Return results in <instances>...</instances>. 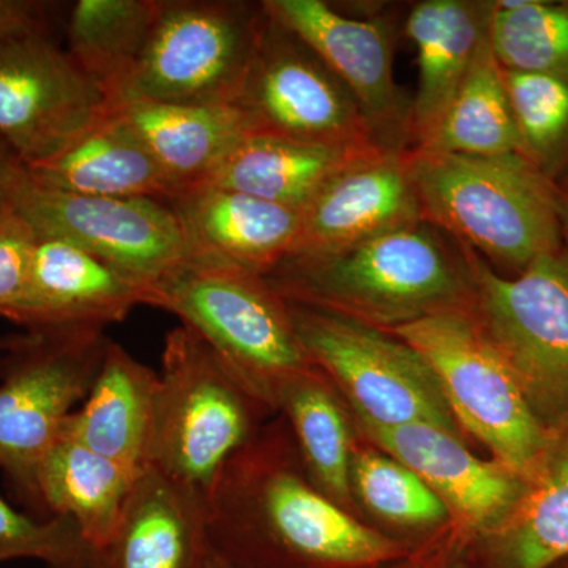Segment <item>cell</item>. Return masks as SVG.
Masks as SVG:
<instances>
[{
    "instance_id": "5bb4252c",
    "label": "cell",
    "mask_w": 568,
    "mask_h": 568,
    "mask_svg": "<svg viewBox=\"0 0 568 568\" xmlns=\"http://www.w3.org/2000/svg\"><path fill=\"white\" fill-rule=\"evenodd\" d=\"M111 110L110 97L54 37L0 47V141L24 166L58 155Z\"/></svg>"
},
{
    "instance_id": "ac0fdd59",
    "label": "cell",
    "mask_w": 568,
    "mask_h": 568,
    "mask_svg": "<svg viewBox=\"0 0 568 568\" xmlns=\"http://www.w3.org/2000/svg\"><path fill=\"white\" fill-rule=\"evenodd\" d=\"M168 204L181 223L190 257L261 276L290 257L301 230V211L219 186H194Z\"/></svg>"
},
{
    "instance_id": "7402d4cb",
    "label": "cell",
    "mask_w": 568,
    "mask_h": 568,
    "mask_svg": "<svg viewBox=\"0 0 568 568\" xmlns=\"http://www.w3.org/2000/svg\"><path fill=\"white\" fill-rule=\"evenodd\" d=\"M32 182L58 192L170 203L174 186L114 104L102 122L44 162L26 166Z\"/></svg>"
},
{
    "instance_id": "ba28073f",
    "label": "cell",
    "mask_w": 568,
    "mask_h": 568,
    "mask_svg": "<svg viewBox=\"0 0 568 568\" xmlns=\"http://www.w3.org/2000/svg\"><path fill=\"white\" fill-rule=\"evenodd\" d=\"M108 343L104 331L91 328L26 332L0 355V473L33 517L47 519L37 495L41 459L91 392Z\"/></svg>"
},
{
    "instance_id": "9a60e30c",
    "label": "cell",
    "mask_w": 568,
    "mask_h": 568,
    "mask_svg": "<svg viewBox=\"0 0 568 568\" xmlns=\"http://www.w3.org/2000/svg\"><path fill=\"white\" fill-rule=\"evenodd\" d=\"M145 298L144 287L81 246L39 235L24 286L0 317L31 334L104 331Z\"/></svg>"
},
{
    "instance_id": "f1b7e54d",
    "label": "cell",
    "mask_w": 568,
    "mask_h": 568,
    "mask_svg": "<svg viewBox=\"0 0 568 568\" xmlns=\"http://www.w3.org/2000/svg\"><path fill=\"white\" fill-rule=\"evenodd\" d=\"M416 151L481 156L519 152L514 108L489 31L478 44L466 78L435 136Z\"/></svg>"
},
{
    "instance_id": "d6986e66",
    "label": "cell",
    "mask_w": 568,
    "mask_h": 568,
    "mask_svg": "<svg viewBox=\"0 0 568 568\" xmlns=\"http://www.w3.org/2000/svg\"><path fill=\"white\" fill-rule=\"evenodd\" d=\"M209 552L207 503L148 467L110 541L92 548L85 568H203Z\"/></svg>"
},
{
    "instance_id": "6da1fadb",
    "label": "cell",
    "mask_w": 568,
    "mask_h": 568,
    "mask_svg": "<svg viewBox=\"0 0 568 568\" xmlns=\"http://www.w3.org/2000/svg\"><path fill=\"white\" fill-rule=\"evenodd\" d=\"M207 532L213 552L239 568H377L407 555L254 439L216 481Z\"/></svg>"
},
{
    "instance_id": "9c48e42d",
    "label": "cell",
    "mask_w": 568,
    "mask_h": 568,
    "mask_svg": "<svg viewBox=\"0 0 568 568\" xmlns=\"http://www.w3.org/2000/svg\"><path fill=\"white\" fill-rule=\"evenodd\" d=\"M290 304V302H287ZM312 364L342 387L368 428L432 424L458 435L432 366L398 336L334 313L290 304Z\"/></svg>"
},
{
    "instance_id": "83f0119b",
    "label": "cell",
    "mask_w": 568,
    "mask_h": 568,
    "mask_svg": "<svg viewBox=\"0 0 568 568\" xmlns=\"http://www.w3.org/2000/svg\"><path fill=\"white\" fill-rule=\"evenodd\" d=\"M549 452L515 514L481 551V568H551L568 556V443Z\"/></svg>"
},
{
    "instance_id": "8992f818",
    "label": "cell",
    "mask_w": 568,
    "mask_h": 568,
    "mask_svg": "<svg viewBox=\"0 0 568 568\" xmlns=\"http://www.w3.org/2000/svg\"><path fill=\"white\" fill-rule=\"evenodd\" d=\"M388 334L432 366L457 424L497 463L532 484L551 452V435L473 308L424 317Z\"/></svg>"
},
{
    "instance_id": "60d3db41",
    "label": "cell",
    "mask_w": 568,
    "mask_h": 568,
    "mask_svg": "<svg viewBox=\"0 0 568 568\" xmlns=\"http://www.w3.org/2000/svg\"><path fill=\"white\" fill-rule=\"evenodd\" d=\"M48 568H52V567H48Z\"/></svg>"
},
{
    "instance_id": "cb8c5ba5",
    "label": "cell",
    "mask_w": 568,
    "mask_h": 568,
    "mask_svg": "<svg viewBox=\"0 0 568 568\" xmlns=\"http://www.w3.org/2000/svg\"><path fill=\"white\" fill-rule=\"evenodd\" d=\"M114 108L174 186L175 196L203 185L235 145L252 134L235 106L132 100Z\"/></svg>"
},
{
    "instance_id": "d590c367",
    "label": "cell",
    "mask_w": 568,
    "mask_h": 568,
    "mask_svg": "<svg viewBox=\"0 0 568 568\" xmlns=\"http://www.w3.org/2000/svg\"><path fill=\"white\" fill-rule=\"evenodd\" d=\"M24 175V164L0 141V216L13 207L14 193Z\"/></svg>"
},
{
    "instance_id": "8fae6325",
    "label": "cell",
    "mask_w": 568,
    "mask_h": 568,
    "mask_svg": "<svg viewBox=\"0 0 568 568\" xmlns=\"http://www.w3.org/2000/svg\"><path fill=\"white\" fill-rule=\"evenodd\" d=\"M265 10L260 43L234 103L250 132L313 144L377 148L346 85L302 37L267 6Z\"/></svg>"
},
{
    "instance_id": "e0dca14e",
    "label": "cell",
    "mask_w": 568,
    "mask_h": 568,
    "mask_svg": "<svg viewBox=\"0 0 568 568\" xmlns=\"http://www.w3.org/2000/svg\"><path fill=\"white\" fill-rule=\"evenodd\" d=\"M390 457L410 467L428 485L463 530L489 537L515 514L526 481L497 462L470 454L458 435L432 424L368 428Z\"/></svg>"
},
{
    "instance_id": "ab89813d",
    "label": "cell",
    "mask_w": 568,
    "mask_h": 568,
    "mask_svg": "<svg viewBox=\"0 0 568 568\" xmlns=\"http://www.w3.org/2000/svg\"><path fill=\"white\" fill-rule=\"evenodd\" d=\"M420 567L422 568H458L457 566H455V567L446 566V564H432V566H429V564H425V566H420Z\"/></svg>"
},
{
    "instance_id": "e575fe53",
    "label": "cell",
    "mask_w": 568,
    "mask_h": 568,
    "mask_svg": "<svg viewBox=\"0 0 568 568\" xmlns=\"http://www.w3.org/2000/svg\"><path fill=\"white\" fill-rule=\"evenodd\" d=\"M55 3L0 0V47L31 36H52Z\"/></svg>"
},
{
    "instance_id": "484cf974",
    "label": "cell",
    "mask_w": 568,
    "mask_h": 568,
    "mask_svg": "<svg viewBox=\"0 0 568 568\" xmlns=\"http://www.w3.org/2000/svg\"><path fill=\"white\" fill-rule=\"evenodd\" d=\"M159 9L160 0H78L71 6L65 50L112 104L140 62Z\"/></svg>"
},
{
    "instance_id": "1f68e13d",
    "label": "cell",
    "mask_w": 568,
    "mask_h": 568,
    "mask_svg": "<svg viewBox=\"0 0 568 568\" xmlns=\"http://www.w3.org/2000/svg\"><path fill=\"white\" fill-rule=\"evenodd\" d=\"M351 481L369 510L402 526H432L450 518V511L410 467L394 457L358 454Z\"/></svg>"
},
{
    "instance_id": "44dd1931",
    "label": "cell",
    "mask_w": 568,
    "mask_h": 568,
    "mask_svg": "<svg viewBox=\"0 0 568 568\" xmlns=\"http://www.w3.org/2000/svg\"><path fill=\"white\" fill-rule=\"evenodd\" d=\"M156 387L159 373L110 339L91 392L61 435L140 476L148 469Z\"/></svg>"
},
{
    "instance_id": "74e56055",
    "label": "cell",
    "mask_w": 568,
    "mask_h": 568,
    "mask_svg": "<svg viewBox=\"0 0 568 568\" xmlns=\"http://www.w3.org/2000/svg\"><path fill=\"white\" fill-rule=\"evenodd\" d=\"M24 336L26 332L24 334L0 336V355L9 353L13 347L20 345Z\"/></svg>"
},
{
    "instance_id": "d4e9b609",
    "label": "cell",
    "mask_w": 568,
    "mask_h": 568,
    "mask_svg": "<svg viewBox=\"0 0 568 568\" xmlns=\"http://www.w3.org/2000/svg\"><path fill=\"white\" fill-rule=\"evenodd\" d=\"M136 474L59 435L37 470L43 518H69L93 549L118 528Z\"/></svg>"
},
{
    "instance_id": "8d00e7d4",
    "label": "cell",
    "mask_w": 568,
    "mask_h": 568,
    "mask_svg": "<svg viewBox=\"0 0 568 568\" xmlns=\"http://www.w3.org/2000/svg\"><path fill=\"white\" fill-rule=\"evenodd\" d=\"M558 213L562 226L564 244L568 246V194L558 192Z\"/></svg>"
},
{
    "instance_id": "603a6c76",
    "label": "cell",
    "mask_w": 568,
    "mask_h": 568,
    "mask_svg": "<svg viewBox=\"0 0 568 568\" xmlns=\"http://www.w3.org/2000/svg\"><path fill=\"white\" fill-rule=\"evenodd\" d=\"M379 152L386 151L250 134L203 185L250 194L302 212L336 175Z\"/></svg>"
},
{
    "instance_id": "2e32d148",
    "label": "cell",
    "mask_w": 568,
    "mask_h": 568,
    "mask_svg": "<svg viewBox=\"0 0 568 568\" xmlns=\"http://www.w3.org/2000/svg\"><path fill=\"white\" fill-rule=\"evenodd\" d=\"M422 220L410 151L379 152L336 175L306 205L290 257L345 252Z\"/></svg>"
},
{
    "instance_id": "30bf717a",
    "label": "cell",
    "mask_w": 568,
    "mask_h": 568,
    "mask_svg": "<svg viewBox=\"0 0 568 568\" xmlns=\"http://www.w3.org/2000/svg\"><path fill=\"white\" fill-rule=\"evenodd\" d=\"M465 246V245H463ZM474 283L473 312L541 422L568 418V246L538 257L508 278L465 246Z\"/></svg>"
},
{
    "instance_id": "5b68a950",
    "label": "cell",
    "mask_w": 568,
    "mask_h": 568,
    "mask_svg": "<svg viewBox=\"0 0 568 568\" xmlns=\"http://www.w3.org/2000/svg\"><path fill=\"white\" fill-rule=\"evenodd\" d=\"M145 305L178 316L265 405L284 379L315 366L295 334L290 304L244 268L190 257L149 291Z\"/></svg>"
},
{
    "instance_id": "277c9868",
    "label": "cell",
    "mask_w": 568,
    "mask_h": 568,
    "mask_svg": "<svg viewBox=\"0 0 568 568\" xmlns=\"http://www.w3.org/2000/svg\"><path fill=\"white\" fill-rule=\"evenodd\" d=\"M263 403L200 335L179 325L164 338L148 467L209 504L227 463L254 439Z\"/></svg>"
},
{
    "instance_id": "d6a6232c",
    "label": "cell",
    "mask_w": 568,
    "mask_h": 568,
    "mask_svg": "<svg viewBox=\"0 0 568 568\" xmlns=\"http://www.w3.org/2000/svg\"><path fill=\"white\" fill-rule=\"evenodd\" d=\"M92 547L69 518L41 519L0 497V564L37 559L52 568H85Z\"/></svg>"
},
{
    "instance_id": "3957f363",
    "label": "cell",
    "mask_w": 568,
    "mask_h": 568,
    "mask_svg": "<svg viewBox=\"0 0 568 568\" xmlns=\"http://www.w3.org/2000/svg\"><path fill=\"white\" fill-rule=\"evenodd\" d=\"M424 220L514 278L564 245L558 192L518 153L410 151Z\"/></svg>"
},
{
    "instance_id": "4dcf8cb0",
    "label": "cell",
    "mask_w": 568,
    "mask_h": 568,
    "mask_svg": "<svg viewBox=\"0 0 568 568\" xmlns=\"http://www.w3.org/2000/svg\"><path fill=\"white\" fill-rule=\"evenodd\" d=\"M519 152L556 190L568 194V80L504 70Z\"/></svg>"
},
{
    "instance_id": "52a82bcc",
    "label": "cell",
    "mask_w": 568,
    "mask_h": 568,
    "mask_svg": "<svg viewBox=\"0 0 568 568\" xmlns=\"http://www.w3.org/2000/svg\"><path fill=\"white\" fill-rule=\"evenodd\" d=\"M265 17L264 0H160L151 36L118 103L234 106Z\"/></svg>"
},
{
    "instance_id": "f546056e",
    "label": "cell",
    "mask_w": 568,
    "mask_h": 568,
    "mask_svg": "<svg viewBox=\"0 0 568 568\" xmlns=\"http://www.w3.org/2000/svg\"><path fill=\"white\" fill-rule=\"evenodd\" d=\"M489 40L504 70L568 80V0H495Z\"/></svg>"
},
{
    "instance_id": "f35d334b",
    "label": "cell",
    "mask_w": 568,
    "mask_h": 568,
    "mask_svg": "<svg viewBox=\"0 0 568 568\" xmlns=\"http://www.w3.org/2000/svg\"><path fill=\"white\" fill-rule=\"evenodd\" d=\"M203 568H239V567H234L233 564L226 562V560L220 558V556H216L215 552H213V549L211 547V552H209L207 558H205Z\"/></svg>"
},
{
    "instance_id": "7a4b0ae2",
    "label": "cell",
    "mask_w": 568,
    "mask_h": 568,
    "mask_svg": "<svg viewBox=\"0 0 568 568\" xmlns=\"http://www.w3.org/2000/svg\"><path fill=\"white\" fill-rule=\"evenodd\" d=\"M264 278L290 304L384 332L476 302L465 246L426 220L345 252L287 257Z\"/></svg>"
},
{
    "instance_id": "4316f807",
    "label": "cell",
    "mask_w": 568,
    "mask_h": 568,
    "mask_svg": "<svg viewBox=\"0 0 568 568\" xmlns=\"http://www.w3.org/2000/svg\"><path fill=\"white\" fill-rule=\"evenodd\" d=\"M320 368L287 377L276 387L272 406L286 413L310 480L339 506L351 500L349 428Z\"/></svg>"
},
{
    "instance_id": "ffe728a7",
    "label": "cell",
    "mask_w": 568,
    "mask_h": 568,
    "mask_svg": "<svg viewBox=\"0 0 568 568\" xmlns=\"http://www.w3.org/2000/svg\"><path fill=\"white\" fill-rule=\"evenodd\" d=\"M493 14L495 0H420L406 10L403 33L416 47L418 67L413 149L425 148L435 136Z\"/></svg>"
},
{
    "instance_id": "4fadbf2b",
    "label": "cell",
    "mask_w": 568,
    "mask_h": 568,
    "mask_svg": "<svg viewBox=\"0 0 568 568\" xmlns=\"http://www.w3.org/2000/svg\"><path fill=\"white\" fill-rule=\"evenodd\" d=\"M13 209L37 234L81 246L145 293L190 260L181 223L164 201L58 192L32 182L26 171Z\"/></svg>"
},
{
    "instance_id": "836d02e7",
    "label": "cell",
    "mask_w": 568,
    "mask_h": 568,
    "mask_svg": "<svg viewBox=\"0 0 568 568\" xmlns=\"http://www.w3.org/2000/svg\"><path fill=\"white\" fill-rule=\"evenodd\" d=\"M37 239L39 234L13 207L0 216V310L20 295Z\"/></svg>"
},
{
    "instance_id": "7c38bea8",
    "label": "cell",
    "mask_w": 568,
    "mask_h": 568,
    "mask_svg": "<svg viewBox=\"0 0 568 568\" xmlns=\"http://www.w3.org/2000/svg\"><path fill=\"white\" fill-rule=\"evenodd\" d=\"M267 9L302 37L346 85L377 148L413 151V97L395 80V47L405 9L376 3L361 17L323 0H264Z\"/></svg>"
}]
</instances>
